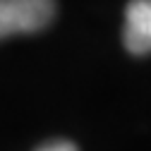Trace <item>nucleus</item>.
Masks as SVG:
<instances>
[{
	"instance_id": "3",
	"label": "nucleus",
	"mask_w": 151,
	"mask_h": 151,
	"mask_svg": "<svg viewBox=\"0 0 151 151\" xmlns=\"http://www.w3.org/2000/svg\"><path fill=\"white\" fill-rule=\"evenodd\" d=\"M39 151H77V146H74L72 142L60 139V142H48V144H43Z\"/></svg>"
},
{
	"instance_id": "2",
	"label": "nucleus",
	"mask_w": 151,
	"mask_h": 151,
	"mask_svg": "<svg viewBox=\"0 0 151 151\" xmlns=\"http://www.w3.org/2000/svg\"><path fill=\"white\" fill-rule=\"evenodd\" d=\"M122 41L132 55L151 53V0H129Z\"/></svg>"
},
{
	"instance_id": "1",
	"label": "nucleus",
	"mask_w": 151,
	"mask_h": 151,
	"mask_svg": "<svg viewBox=\"0 0 151 151\" xmlns=\"http://www.w3.org/2000/svg\"><path fill=\"white\" fill-rule=\"evenodd\" d=\"M55 17V0H0V39L34 34Z\"/></svg>"
}]
</instances>
